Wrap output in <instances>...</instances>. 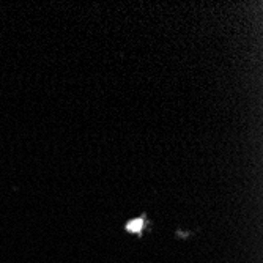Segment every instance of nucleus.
Masks as SVG:
<instances>
[{
  "mask_svg": "<svg viewBox=\"0 0 263 263\" xmlns=\"http://www.w3.org/2000/svg\"><path fill=\"white\" fill-rule=\"evenodd\" d=\"M150 226V221L147 219V214H142V216H137L131 221H128L125 224V230L128 233H134V235H142L143 232H145V229Z\"/></svg>",
  "mask_w": 263,
  "mask_h": 263,
  "instance_id": "f257e3e1",
  "label": "nucleus"
}]
</instances>
